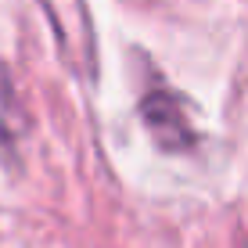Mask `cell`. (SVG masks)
<instances>
[{
    "label": "cell",
    "instance_id": "6da1fadb",
    "mask_svg": "<svg viewBox=\"0 0 248 248\" xmlns=\"http://www.w3.org/2000/svg\"><path fill=\"white\" fill-rule=\"evenodd\" d=\"M144 119L155 126L158 140L169 144V148H184V144L191 140L187 123H184V115H180V101H176V97H166V93L148 97V101H144Z\"/></svg>",
    "mask_w": 248,
    "mask_h": 248
}]
</instances>
